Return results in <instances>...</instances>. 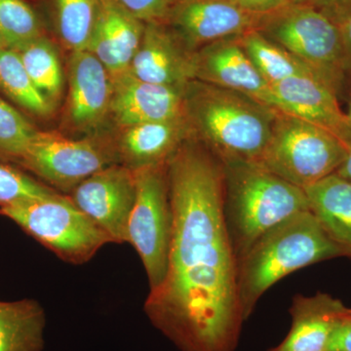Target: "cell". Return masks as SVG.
<instances>
[{
  "mask_svg": "<svg viewBox=\"0 0 351 351\" xmlns=\"http://www.w3.org/2000/svg\"><path fill=\"white\" fill-rule=\"evenodd\" d=\"M172 239L167 274L145 311L180 351H234L245 322L239 262L223 212L221 160L195 138L167 163Z\"/></svg>",
  "mask_w": 351,
  "mask_h": 351,
  "instance_id": "1",
  "label": "cell"
},
{
  "mask_svg": "<svg viewBox=\"0 0 351 351\" xmlns=\"http://www.w3.org/2000/svg\"><path fill=\"white\" fill-rule=\"evenodd\" d=\"M184 115L195 140L221 161L257 163L277 110L226 88L193 80L184 90Z\"/></svg>",
  "mask_w": 351,
  "mask_h": 351,
  "instance_id": "2",
  "label": "cell"
},
{
  "mask_svg": "<svg viewBox=\"0 0 351 351\" xmlns=\"http://www.w3.org/2000/svg\"><path fill=\"white\" fill-rule=\"evenodd\" d=\"M348 256L311 211H304L263 233L239 261V295L244 319L262 295L295 270Z\"/></svg>",
  "mask_w": 351,
  "mask_h": 351,
  "instance_id": "3",
  "label": "cell"
},
{
  "mask_svg": "<svg viewBox=\"0 0 351 351\" xmlns=\"http://www.w3.org/2000/svg\"><path fill=\"white\" fill-rule=\"evenodd\" d=\"M223 219L233 252L239 258L267 230L308 211L304 189L248 161H221Z\"/></svg>",
  "mask_w": 351,
  "mask_h": 351,
  "instance_id": "4",
  "label": "cell"
},
{
  "mask_svg": "<svg viewBox=\"0 0 351 351\" xmlns=\"http://www.w3.org/2000/svg\"><path fill=\"white\" fill-rule=\"evenodd\" d=\"M348 154V147L330 132L277 110L257 164L304 189L336 173Z\"/></svg>",
  "mask_w": 351,
  "mask_h": 351,
  "instance_id": "5",
  "label": "cell"
},
{
  "mask_svg": "<svg viewBox=\"0 0 351 351\" xmlns=\"http://www.w3.org/2000/svg\"><path fill=\"white\" fill-rule=\"evenodd\" d=\"M0 215L73 265L89 262L105 245L112 243L107 233L61 193L0 208Z\"/></svg>",
  "mask_w": 351,
  "mask_h": 351,
  "instance_id": "6",
  "label": "cell"
},
{
  "mask_svg": "<svg viewBox=\"0 0 351 351\" xmlns=\"http://www.w3.org/2000/svg\"><path fill=\"white\" fill-rule=\"evenodd\" d=\"M257 31L301 60L338 92L346 66L339 25L306 4L293 3L263 17Z\"/></svg>",
  "mask_w": 351,
  "mask_h": 351,
  "instance_id": "7",
  "label": "cell"
},
{
  "mask_svg": "<svg viewBox=\"0 0 351 351\" xmlns=\"http://www.w3.org/2000/svg\"><path fill=\"white\" fill-rule=\"evenodd\" d=\"M167 163L134 171L137 191L129 219L128 243L144 265L149 290L162 283L169 262L173 216Z\"/></svg>",
  "mask_w": 351,
  "mask_h": 351,
  "instance_id": "8",
  "label": "cell"
},
{
  "mask_svg": "<svg viewBox=\"0 0 351 351\" xmlns=\"http://www.w3.org/2000/svg\"><path fill=\"white\" fill-rule=\"evenodd\" d=\"M18 162L69 193L90 176L120 161L117 141L97 135L75 140L56 132L36 131Z\"/></svg>",
  "mask_w": 351,
  "mask_h": 351,
  "instance_id": "9",
  "label": "cell"
},
{
  "mask_svg": "<svg viewBox=\"0 0 351 351\" xmlns=\"http://www.w3.org/2000/svg\"><path fill=\"white\" fill-rule=\"evenodd\" d=\"M136 191L135 172L117 163L90 176L69 193V197L107 233L112 243H128Z\"/></svg>",
  "mask_w": 351,
  "mask_h": 351,
  "instance_id": "10",
  "label": "cell"
},
{
  "mask_svg": "<svg viewBox=\"0 0 351 351\" xmlns=\"http://www.w3.org/2000/svg\"><path fill=\"white\" fill-rule=\"evenodd\" d=\"M265 15L245 11L228 0H178L167 25L196 52L215 41L258 29Z\"/></svg>",
  "mask_w": 351,
  "mask_h": 351,
  "instance_id": "11",
  "label": "cell"
},
{
  "mask_svg": "<svg viewBox=\"0 0 351 351\" xmlns=\"http://www.w3.org/2000/svg\"><path fill=\"white\" fill-rule=\"evenodd\" d=\"M69 94L66 121L69 128L96 135L110 117L112 78L98 58L88 50L71 52L68 63Z\"/></svg>",
  "mask_w": 351,
  "mask_h": 351,
  "instance_id": "12",
  "label": "cell"
},
{
  "mask_svg": "<svg viewBox=\"0 0 351 351\" xmlns=\"http://www.w3.org/2000/svg\"><path fill=\"white\" fill-rule=\"evenodd\" d=\"M271 94L274 110L330 132L350 149L351 119L339 108L337 92L317 73L276 83Z\"/></svg>",
  "mask_w": 351,
  "mask_h": 351,
  "instance_id": "13",
  "label": "cell"
},
{
  "mask_svg": "<svg viewBox=\"0 0 351 351\" xmlns=\"http://www.w3.org/2000/svg\"><path fill=\"white\" fill-rule=\"evenodd\" d=\"M195 52L167 24H145L129 73L143 82L184 91L195 80Z\"/></svg>",
  "mask_w": 351,
  "mask_h": 351,
  "instance_id": "14",
  "label": "cell"
},
{
  "mask_svg": "<svg viewBox=\"0 0 351 351\" xmlns=\"http://www.w3.org/2000/svg\"><path fill=\"white\" fill-rule=\"evenodd\" d=\"M195 61V80L239 92L274 108L271 86L252 63L239 36L205 45L196 51Z\"/></svg>",
  "mask_w": 351,
  "mask_h": 351,
  "instance_id": "15",
  "label": "cell"
},
{
  "mask_svg": "<svg viewBox=\"0 0 351 351\" xmlns=\"http://www.w3.org/2000/svg\"><path fill=\"white\" fill-rule=\"evenodd\" d=\"M112 83L110 117L120 129L184 115V91L143 82L129 73Z\"/></svg>",
  "mask_w": 351,
  "mask_h": 351,
  "instance_id": "16",
  "label": "cell"
},
{
  "mask_svg": "<svg viewBox=\"0 0 351 351\" xmlns=\"http://www.w3.org/2000/svg\"><path fill=\"white\" fill-rule=\"evenodd\" d=\"M145 27L114 0H100L87 50L98 58L112 78L125 75L142 43Z\"/></svg>",
  "mask_w": 351,
  "mask_h": 351,
  "instance_id": "17",
  "label": "cell"
},
{
  "mask_svg": "<svg viewBox=\"0 0 351 351\" xmlns=\"http://www.w3.org/2000/svg\"><path fill=\"white\" fill-rule=\"evenodd\" d=\"M193 138L186 115L121 129L117 141L120 164L137 171L163 165Z\"/></svg>",
  "mask_w": 351,
  "mask_h": 351,
  "instance_id": "18",
  "label": "cell"
},
{
  "mask_svg": "<svg viewBox=\"0 0 351 351\" xmlns=\"http://www.w3.org/2000/svg\"><path fill=\"white\" fill-rule=\"evenodd\" d=\"M292 326L287 337L269 351H326L332 332L350 308L332 295H297L290 307Z\"/></svg>",
  "mask_w": 351,
  "mask_h": 351,
  "instance_id": "19",
  "label": "cell"
},
{
  "mask_svg": "<svg viewBox=\"0 0 351 351\" xmlns=\"http://www.w3.org/2000/svg\"><path fill=\"white\" fill-rule=\"evenodd\" d=\"M304 191L309 211L351 257V182L334 173Z\"/></svg>",
  "mask_w": 351,
  "mask_h": 351,
  "instance_id": "20",
  "label": "cell"
},
{
  "mask_svg": "<svg viewBox=\"0 0 351 351\" xmlns=\"http://www.w3.org/2000/svg\"><path fill=\"white\" fill-rule=\"evenodd\" d=\"M46 314L36 300L0 301V351H43Z\"/></svg>",
  "mask_w": 351,
  "mask_h": 351,
  "instance_id": "21",
  "label": "cell"
},
{
  "mask_svg": "<svg viewBox=\"0 0 351 351\" xmlns=\"http://www.w3.org/2000/svg\"><path fill=\"white\" fill-rule=\"evenodd\" d=\"M60 43L69 52L87 50L100 0H39Z\"/></svg>",
  "mask_w": 351,
  "mask_h": 351,
  "instance_id": "22",
  "label": "cell"
},
{
  "mask_svg": "<svg viewBox=\"0 0 351 351\" xmlns=\"http://www.w3.org/2000/svg\"><path fill=\"white\" fill-rule=\"evenodd\" d=\"M239 41L252 63L270 86L293 76L315 73L301 60L265 38L257 29L239 36Z\"/></svg>",
  "mask_w": 351,
  "mask_h": 351,
  "instance_id": "23",
  "label": "cell"
},
{
  "mask_svg": "<svg viewBox=\"0 0 351 351\" xmlns=\"http://www.w3.org/2000/svg\"><path fill=\"white\" fill-rule=\"evenodd\" d=\"M15 51L32 82L55 107L64 87L63 68L56 45L45 34Z\"/></svg>",
  "mask_w": 351,
  "mask_h": 351,
  "instance_id": "24",
  "label": "cell"
},
{
  "mask_svg": "<svg viewBox=\"0 0 351 351\" xmlns=\"http://www.w3.org/2000/svg\"><path fill=\"white\" fill-rule=\"evenodd\" d=\"M0 90L32 114L47 117L54 110V106L32 82L17 51L11 48H0Z\"/></svg>",
  "mask_w": 351,
  "mask_h": 351,
  "instance_id": "25",
  "label": "cell"
},
{
  "mask_svg": "<svg viewBox=\"0 0 351 351\" xmlns=\"http://www.w3.org/2000/svg\"><path fill=\"white\" fill-rule=\"evenodd\" d=\"M45 34L43 15L31 0H0V39L4 47L16 50Z\"/></svg>",
  "mask_w": 351,
  "mask_h": 351,
  "instance_id": "26",
  "label": "cell"
},
{
  "mask_svg": "<svg viewBox=\"0 0 351 351\" xmlns=\"http://www.w3.org/2000/svg\"><path fill=\"white\" fill-rule=\"evenodd\" d=\"M36 131L17 110L0 98V158L18 162Z\"/></svg>",
  "mask_w": 351,
  "mask_h": 351,
  "instance_id": "27",
  "label": "cell"
},
{
  "mask_svg": "<svg viewBox=\"0 0 351 351\" xmlns=\"http://www.w3.org/2000/svg\"><path fill=\"white\" fill-rule=\"evenodd\" d=\"M58 191L12 166L0 162V208L57 195Z\"/></svg>",
  "mask_w": 351,
  "mask_h": 351,
  "instance_id": "28",
  "label": "cell"
},
{
  "mask_svg": "<svg viewBox=\"0 0 351 351\" xmlns=\"http://www.w3.org/2000/svg\"><path fill=\"white\" fill-rule=\"evenodd\" d=\"M145 24H167L175 0H114Z\"/></svg>",
  "mask_w": 351,
  "mask_h": 351,
  "instance_id": "29",
  "label": "cell"
},
{
  "mask_svg": "<svg viewBox=\"0 0 351 351\" xmlns=\"http://www.w3.org/2000/svg\"><path fill=\"white\" fill-rule=\"evenodd\" d=\"M302 4L313 7L337 25L351 16V0H307Z\"/></svg>",
  "mask_w": 351,
  "mask_h": 351,
  "instance_id": "30",
  "label": "cell"
},
{
  "mask_svg": "<svg viewBox=\"0 0 351 351\" xmlns=\"http://www.w3.org/2000/svg\"><path fill=\"white\" fill-rule=\"evenodd\" d=\"M326 351H351V309L332 332Z\"/></svg>",
  "mask_w": 351,
  "mask_h": 351,
  "instance_id": "31",
  "label": "cell"
},
{
  "mask_svg": "<svg viewBox=\"0 0 351 351\" xmlns=\"http://www.w3.org/2000/svg\"><path fill=\"white\" fill-rule=\"evenodd\" d=\"M248 12L265 15L290 3V0H228Z\"/></svg>",
  "mask_w": 351,
  "mask_h": 351,
  "instance_id": "32",
  "label": "cell"
},
{
  "mask_svg": "<svg viewBox=\"0 0 351 351\" xmlns=\"http://www.w3.org/2000/svg\"><path fill=\"white\" fill-rule=\"evenodd\" d=\"M339 27L341 32V43H343L346 69L351 71V16L343 24L339 25Z\"/></svg>",
  "mask_w": 351,
  "mask_h": 351,
  "instance_id": "33",
  "label": "cell"
},
{
  "mask_svg": "<svg viewBox=\"0 0 351 351\" xmlns=\"http://www.w3.org/2000/svg\"><path fill=\"white\" fill-rule=\"evenodd\" d=\"M336 173L339 176H341V178H343V179L351 182V145L350 149H348V156H346L343 164L339 166V168L337 170Z\"/></svg>",
  "mask_w": 351,
  "mask_h": 351,
  "instance_id": "34",
  "label": "cell"
},
{
  "mask_svg": "<svg viewBox=\"0 0 351 351\" xmlns=\"http://www.w3.org/2000/svg\"><path fill=\"white\" fill-rule=\"evenodd\" d=\"M293 3H306L307 0H290Z\"/></svg>",
  "mask_w": 351,
  "mask_h": 351,
  "instance_id": "35",
  "label": "cell"
},
{
  "mask_svg": "<svg viewBox=\"0 0 351 351\" xmlns=\"http://www.w3.org/2000/svg\"><path fill=\"white\" fill-rule=\"evenodd\" d=\"M4 47L3 43H2L1 39H0V48Z\"/></svg>",
  "mask_w": 351,
  "mask_h": 351,
  "instance_id": "36",
  "label": "cell"
},
{
  "mask_svg": "<svg viewBox=\"0 0 351 351\" xmlns=\"http://www.w3.org/2000/svg\"><path fill=\"white\" fill-rule=\"evenodd\" d=\"M348 117H350V119H351V108H350V115H348Z\"/></svg>",
  "mask_w": 351,
  "mask_h": 351,
  "instance_id": "37",
  "label": "cell"
},
{
  "mask_svg": "<svg viewBox=\"0 0 351 351\" xmlns=\"http://www.w3.org/2000/svg\"><path fill=\"white\" fill-rule=\"evenodd\" d=\"M175 1H178V0H175Z\"/></svg>",
  "mask_w": 351,
  "mask_h": 351,
  "instance_id": "38",
  "label": "cell"
}]
</instances>
